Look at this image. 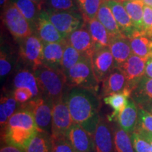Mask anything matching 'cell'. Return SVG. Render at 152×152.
<instances>
[{
	"instance_id": "obj_1",
	"label": "cell",
	"mask_w": 152,
	"mask_h": 152,
	"mask_svg": "<svg viewBox=\"0 0 152 152\" xmlns=\"http://www.w3.org/2000/svg\"><path fill=\"white\" fill-rule=\"evenodd\" d=\"M73 121L94 135L100 121V99L98 93L84 88H72L66 95Z\"/></svg>"
},
{
	"instance_id": "obj_2",
	"label": "cell",
	"mask_w": 152,
	"mask_h": 152,
	"mask_svg": "<svg viewBox=\"0 0 152 152\" xmlns=\"http://www.w3.org/2000/svg\"><path fill=\"white\" fill-rule=\"evenodd\" d=\"M34 71L41 96L56 102L66 95V77L60 69H54L42 65Z\"/></svg>"
},
{
	"instance_id": "obj_3",
	"label": "cell",
	"mask_w": 152,
	"mask_h": 152,
	"mask_svg": "<svg viewBox=\"0 0 152 152\" xmlns=\"http://www.w3.org/2000/svg\"><path fill=\"white\" fill-rule=\"evenodd\" d=\"M66 84L68 88H84L98 93L99 83L94 73L92 58L83 56L66 74Z\"/></svg>"
},
{
	"instance_id": "obj_4",
	"label": "cell",
	"mask_w": 152,
	"mask_h": 152,
	"mask_svg": "<svg viewBox=\"0 0 152 152\" xmlns=\"http://www.w3.org/2000/svg\"><path fill=\"white\" fill-rule=\"evenodd\" d=\"M53 105L54 102L52 100L39 96L20 104L19 109L30 111L33 115L39 130L52 134Z\"/></svg>"
},
{
	"instance_id": "obj_5",
	"label": "cell",
	"mask_w": 152,
	"mask_h": 152,
	"mask_svg": "<svg viewBox=\"0 0 152 152\" xmlns=\"http://www.w3.org/2000/svg\"><path fill=\"white\" fill-rule=\"evenodd\" d=\"M2 20L9 33L17 41L35 33L27 19L11 1L3 8Z\"/></svg>"
},
{
	"instance_id": "obj_6",
	"label": "cell",
	"mask_w": 152,
	"mask_h": 152,
	"mask_svg": "<svg viewBox=\"0 0 152 152\" xmlns=\"http://www.w3.org/2000/svg\"><path fill=\"white\" fill-rule=\"evenodd\" d=\"M46 14L64 39L85 23L83 14L78 11H54L45 10Z\"/></svg>"
},
{
	"instance_id": "obj_7",
	"label": "cell",
	"mask_w": 152,
	"mask_h": 152,
	"mask_svg": "<svg viewBox=\"0 0 152 152\" xmlns=\"http://www.w3.org/2000/svg\"><path fill=\"white\" fill-rule=\"evenodd\" d=\"M66 95L54 102L52 129L53 138L67 137L68 130L74 123L66 102Z\"/></svg>"
},
{
	"instance_id": "obj_8",
	"label": "cell",
	"mask_w": 152,
	"mask_h": 152,
	"mask_svg": "<svg viewBox=\"0 0 152 152\" xmlns=\"http://www.w3.org/2000/svg\"><path fill=\"white\" fill-rule=\"evenodd\" d=\"M43 42L35 33L19 41V56L26 66L35 70L42 64Z\"/></svg>"
},
{
	"instance_id": "obj_9",
	"label": "cell",
	"mask_w": 152,
	"mask_h": 152,
	"mask_svg": "<svg viewBox=\"0 0 152 152\" xmlns=\"http://www.w3.org/2000/svg\"><path fill=\"white\" fill-rule=\"evenodd\" d=\"M147 58H142L132 54L118 68L124 74L127 80V87L132 91L145 74V67Z\"/></svg>"
},
{
	"instance_id": "obj_10",
	"label": "cell",
	"mask_w": 152,
	"mask_h": 152,
	"mask_svg": "<svg viewBox=\"0 0 152 152\" xmlns=\"http://www.w3.org/2000/svg\"><path fill=\"white\" fill-rule=\"evenodd\" d=\"M92 64L95 77L99 83L116 68L109 47L96 49L92 57Z\"/></svg>"
},
{
	"instance_id": "obj_11",
	"label": "cell",
	"mask_w": 152,
	"mask_h": 152,
	"mask_svg": "<svg viewBox=\"0 0 152 152\" xmlns=\"http://www.w3.org/2000/svg\"><path fill=\"white\" fill-rule=\"evenodd\" d=\"M66 39L83 56L92 58L96 47L85 23L70 34Z\"/></svg>"
},
{
	"instance_id": "obj_12",
	"label": "cell",
	"mask_w": 152,
	"mask_h": 152,
	"mask_svg": "<svg viewBox=\"0 0 152 152\" xmlns=\"http://www.w3.org/2000/svg\"><path fill=\"white\" fill-rule=\"evenodd\" d=\"M108 119L101 117L94 135V152H115L112 125Z\"/></svg>"
},
{
	"instance_id": "obj_13",
	"label": "cell",
	"mask_w": 152,
	"mask_h": 152,
	"mask_svg": "<svg viewBox=\"0 0 152 152\" xmlns=\"http://www.w3.org/2000/svg\"><path fill=\"white\" fill-rule=\"evenodd\" d=\"M67 138L75 152H94L93 136L77 123H73Z\"/></svg>"
},
{
	"instance_id": "obj_14",
	"label": "cell",
	"mask_w": 152,
	"mask_h": 152,
	"mask_svg": "<svg viewBox=\"0 0 152 152\" xmlns=\"http://www.w3.org/2000/svg\"><path fill=\"white\" fill-rule=\"evenodd\" d=\"M35 34L43 42H61L65 39L49 20L44 9L38 18Z\"/></svg>"
},
{
	"instance_id": "obj_15",
	"label": "cell",
	"mask_w": 152,
	"mask_h": 152,
	"mask_svg": "<svg viewBox=\"0 0 152 152\" xmlns=\"http://www.w3.org/2000/svg\"><path fill=\"white\" fill-rule=\"evenodd\" d=\"M109 47L113 56L116 67L124 63L133 54L130 38L124 34L111 37Z\"/></svg>"
},
{
	"instance_id": "obj_16",
	"label": "cell",
	"mask_w": 152,
	"mask_h": 152,
	"mask_svg": "<svg viewBox=\"0 0 152 152\" xmlns=\"http://www.w3.org/2000/svg\"><path fill=\"white\" fill-rule=\"evenodd\" d=\"M106 1L111 9L122 33L129 38L132 37L137 30L123 4L117 0H106Z\"/></svg>"
},
{
	"instance_id": "obj_17",
	"label": "cell",
	"mask_w": 152,
	"mask_h": 152,
	"mask_svg": "<svg viewBox=\"0 0 152 152\" xmlns=\"http://www.w3.org/2000/svg\"><path fill=\"white\" fill-rule=\"evenodd\" d=\"M4 132V140L9 145L25 149L32 138L39 130H27L20 128H13L7 126Z\"/></svg>"
},
{
	"instance_id": "obj_18",
	"label": "cell",
	"mask_w": 152,
	"mask_h": 152,
	"mask_svg": "<svg viewBox=\"0 0 152 152\" xmlns=\"http://www.w3.org/2000/svg\"><path fill=\"white\" fill-rule=\"evenodd\" d=\"M65 43L66 39L61 42H43V65L61 70Z\"/></svg>"
},
{
	"instance_id": "obj_19",
	"label": "cell",
	"mask_w": 152,
	"mask_h": 152,
	"mask_svg": "<svg viewBox=\"0 0 152 152\" xmlns=\"http://www.w3.org/2000/svg\"><path fill=\"white\" fill-rule=\"evenodd\" d=\"M127 87V80L124 74L118 68H115L113 71L102 82L101 96L122 92Z\"/></svg>"
},
{
	"instance_id": "obj_20",
	"label": "cell",
	"mask_w": 152,
	"mask_h": 152,
	"mask_svg": "<svg viewBox=\"0 0 152 152\" xmlns=\"http://www.w3.org/2000/svg\"><path fill=\"white\" fill-rule=\"evenodd\" d=\"M13 85L15 88H25L30 90L33 97L41 96L40 90L34 71L28 67L18 70L13 80Z\"/></svg>"
},
{
	"instance_id": "obj_21",
	"label": "cell",
	"mask_w": 152,
	"mask_h": 152,
	"mask_svg": "<svg viewBox=\"0 0 152 152\" xmlns=\"http://www.w3.org/2000/svg\"><path fill=\"white\" fill-rule=\"evenodd\" d=\"M131 94L132 90L126 87L122 92L108 95L103 97L104 103L113 109V113L107 118L110 122L116 121V119L118 120L119 114L128 104L129 99L131 97Z\"/></svg>"
},
{
	"instance_id": "obj_22",
	"label": "cell",
	"mask_w": 152,
	"mask_h": 152,
	"mask_svg": "<svg viewBox=\"0 0 152 152\" xmlns=\"http://www.w3.org/2000/svg\"><path fill=\"white\" fill-rule=\"evenodd\" d=\"M137 105L132 98L128 100V104L118 117V123L121 128L129 134L135 130L138 121Z\"/></svg>"
},
{
	"instance_id": "obj_23",
	"label": "cell",
	"mask_w": 152,
	"mask_h": 152,
	"mask_svg": "<svg viewBox=\"0 0 152 152\" xmlns=\"http://www.w3.org/2000/svg\"><path fill=\"white\" fill-rule=\"evenodd\" d=\"M130 40L133 54L147 59L152 58V37L142 31H136Z\"/></svg>"
},
{
	"instance_id": "obj_24",
	"label": "cell",
	"mask_w": 152,
	"mask_h": 152,
	"mask_svg": "<svg viewBox=\"0 0 152 152\" xmlns=\"http://www.w3.org/2000/svg\"><path fill=\"white\" fill-rule=\"evenodd\" d=\"M85 23L90 31L96 49L109 46L111 35L97 18L85 20Z\"/></svg>"
},
{
	"instance_id": "obj_25",
	"label": "cell",
	"mask_w": 152,
	"mask_h": 152,
	"mask_svg": "<svg viewBox=\"0 0 152 152\" xmlns=\"http://www.w3.org/2000/svg\"><path fill=\"white\" fill-rule=\"evenodd\" d=\"M10 1L16 6L35 32L38 18L43 9L42 4L35 2L32 0H10Z\"/></svg>"
},
{
	"instance_id": "obj_26",
	"label": "cell",
	"mask_w": 152,
	"mask_h": 152,
	"mask_svg": "<svg viewBox=\"0 0 152 152\" xmlns=\"http://www.w3.org/2000/svg\"><path fill=\"white\" fill-rule=\"evenodd\" d=\"M131 98L141 109L152 102V78L144 75L132 91Z\"/></svg>"
},
{
	"instance_id": "obj_27",
	"label": "cell",
	"mask_w": 152,
	"mask_h": 152,
	"mask_svg": "<svg viewBox=\"0 0 152 152\" xmlns=\"http://www.w3.org/2000/svg\"><path fill=\"white\" fill-rule=\"evenodd\" d=\"M106 1L101 5L96 18L103 24L111 37H115L123 34L112 13L111 9Z\"/></svg>"
},
{
	"instance_id": "obj_28",
	"label": "cell",
	"mask_w": 152,
	"mask_h": 152,
	"mask_svg": "<svg viewBox=\"0 0 152 152\" xmlns=\"http://www.w3.org/2000/svg\"><path fill=\"white\" fill-rule=\"evenodd\" d=\"M7 126L24 128L27 130H39L33 115L30 111L26 109H19L18 111L15 112L9 118Z\"/></svg>"
},
{
	"instance_id": "obj_29",
	"label": "cell",
	"mask_w": 152,
	"mask_h": 152,
	"mask_svg": "<svg viewBox=\"0 0 152 152\" xmlns=\"http://www.w3.org/2000/svg\"><path fill=\"white\" fill-rule=\"evenodd\" d=\"M114 151L115 152H135L130 134L125 132L120 127L119 125L113 123Z\"/></svg>"
},
{
	"instance_id": "obj_30",
	"label": "cell",
	"mask_w": 152,
	"mask_h": 152,
	"mask_svg": "<svg viewBox=\"0 0 152 152\" xmlns=\"http://www.w3.org/2000/svg\"><path fill=\"white\" fill-rule=\"evenodd\" d=\"M24 150L26 152H52L53 139L52 134L39 131L32 138Z\"/></svg>"
},
{
	"instance_id": "obj_31",
	"label": "cell",
	"mask_w": 152,
	"mask_h": 152,
	"mask_svg": "<svg viewBox=\"0 0 152 152\" xmlns=\"http://www.w3.org/2000/svg\"><path fill=\"white\" fill-rule=\"evenodd\" d=\"M121 3L126 9L137 31H142L143 28L144 3L141 0H125Z\"/></svg>"
},
{
	"instance_id": "obj_32",
	"label": "cell",
	"mask_w": 152,
	"mask_h": 152,
	"mask_svg": "<svg viewBox=\"0 0 152 152\" xmlns=\"http://www.w3.org/2000/svg\"><path fill=\"white\" fill-rule=\"evenodd\" d=\"M83 56L80 53L77 49L74 48L72 45L66 41L64 47V54H63L61 66V70L65 73L69 71L75 64H77L81 59Z\"/></svg>"
},
{
	"instance_id": "obj_33",
	"label": "cell",
	"mask_w": 152,
	"mask_h": 152,
	"mask_svg": "<svg viewBox=\"0 0 152 152\" xmlns=\"http://www.w3.org/2000/svg\"><path fill=\"white\" fill-rule=\"evenodd\" d=\"M106 0H75L85 20L96 18L101 5Z\"/></svg>"
},
{
	"instance_id": "obj_34",
	"label": "cell",
	"mask_w": 152,
	"mask_h": 152,
	"mask_svg": "<svg viewBox=\"0 0 152 152\" xmlns=\"http://www.w3.org/2000/svg\"><path fill=\"white\" fill-rule=\"evenodd\" d=\"M15 54L9 47H6L4 45H1V53H0V75L1 80L4 79L11 73L15 61Z\"/></svg>"
},
{
	"instance_id": "obj_35",
	"label": "cell",
	"mask_w": 152,
	"mask_h": 152,
	"mask_svg": "<svg viewBox=\"0 0 152 152\" xmlns=\"http://www.w3.org/2000/svg\"><path fill=\"white\" fill-rule=\"evenodd\" d=\"M42 9L54 11H78L75 0H45Z\"/></svg>"
},
{
	"instance_id": "obj_36",
	"label": "cell",
	"mask_w": 152,
	"mask_h": 152,
	"mask_svg": "<svg viewBox=\"0 0 152 152\" xmlns=\"http://www.w3.org/2000/svg\"><path fill=\"white\" fill-rule=\"evenodd\" d=\"M134 131L152 133V113L146 109L138 110V121Z\"/></svg>"
},
{
	"instance_id": "obj_37",
	"label": "cell",
	"mask_w": 152,
	"mask_h": 152,
	"mask_svg": "<svg viewBox=\"0 0 152 152\" xmlns=\"http://www.w3.org/2000/svg\"><path fill=\"white\" fill-rule=\"evenodd\" d=\"M130 135L135 152H151L150 144L140 133L134 131Z\"/></svg>"
},
{
	"instance_id": "obj_38",
	"label": "cell",
	"mask_w": 152,
	"mask_h": 152,
	"mask_svg": "<svg viewBox=\"0 0 152 152\" xmlns=\"http://www.w3.org/2000/svg\"><path fill=\"white\" fill-rule=\"evenodd\" d=\"M18 104L17 101L14 97V95L7 94L1 96L0 106L3 107L9 118L16 112L18 107Z\"/></svg>"
},
{
	"instance_id": "obj_39",
	"label": "cell",
	"mask_w": 152,
	"mask_h": 152,
	"mask_svg": "<svg viewBox=\"0 0 152 152\" xmlns=\"http://www.w3.org/2000/svg\"><path fill=\"white\" fill-rule=\"evenodd\" d=\"M52 152H75L67 137L53 138Z\"/></svg>"
},
{
	"instance_id": "obj_40",
	"label": "cell",
	"mask_w": 152,
	"mask_h": 152,
	"mask_svg": "<svg viewBox=\"0 0 152 152\" xmlns=\"http://www.w3.org/2000/svg\"><path fill=\"white\" fill-rule=\"evenodd\" d=\"M142 32L152 37V8L144 6L143 14V28Z\"/></svg>"
},
{
	"instance_id": "obj_41",
	"label": "cell",
	"mask_w": 152,
	"mask_h": 152,
	"mask_svg": "<svg viewBox=\"0 0 152 152\" xmlns=\"http://www.w3.org/2000/svg\"><path fill=\"white\" fill-rule=\"evenodd\" d=\"M13 95L18 104H24L34 98L32 92L25 88H15Z\"/></svg>"
},
{
	"instance_id": "obj_42",
	"label": "cell",
	"mask_w": 152,
	"mask_h": 152,
	"mask_svg": "<svg viewBox=\"0 0 152 152\" xmlns=\"http://www.w3.org/2000/svg\"><path fill=\"white\" fill-rule=\"evenodd\" d=\"M0 152H26V151L21 148L7 144L5 147H1Z\"/></svg>"
},
{
	"instance_id": "obj_43",
	"label": "cell",
	"mask_w": 152,
	"mask_h": 152,
	"mask_svg": "<svg viewBox=\"0 0 152 152\" xmlns=\"http://www.w3.org/2000/svg\"><path fill=\"white\" fill-rule=\"evenodd\" d=\"M146 77L152 78V58H150L147 60L145 67V74Z\"/></svg>"
},
{
	"instance_id": "obj_44",
	"label": "cell",
	"mask_w": 152,
	"mask_h": 152,
	"mask_svg": "<svg viewBox=\"0 0 152 152\" xmlns=\"http://www.w3.org/2000/svg\"><path fill=\"white\" fill-rule=\"evenodd\" d=\"M137 132L140 133V134H141V135L150 144V146H151V152H152V133L142 132V131H137Z\"/></svg>"
},
{
	"instance_id": "obj_45",
	"label": "cell",
	"mask_w": 152,
	"mask_h": 152,
	"mask_svg": "<svg viewBox=\"0 0 152 152\" xmlns=\"http://www.w3.org/2000/svg\"><path fill=\"white\" fill-rule=\"evenodd\" d=\"M141 1L145 6H148L152 8V0H141Z\"/></svg>"
},
{
	"instance_id": "obj_46",
	"label": "cell",
	"mask_w": 152,
	"mask_h": 152,
	"mask_svg": "<svg viewBox=\"0 0 152 152\" xmlns=\"http://www.w3.org/2000/svg\"><path fill=\"white\" fill-rule=\"evenodd\" d=\"M10 2V0H0V4H1V8H4L5 6H7Z\"/></svg>"
},
{
	"instance_id": "obj_47",
	"label": "cell",
	"mask_w": 152,
	"mask_h": 152,
	"mask_svg": "<svg viewBox=\"0 0 152 152\" xmlns=\"http://www.w3.org/2000/svg\"><path fill=\"white\" fill-rule=\"evenodd\" d=\"M144 109H146L147 111H148L149 112H150V113H152V102H151V103L146 106L144 108Z\"/></svg>"
},
{
	"instance_id": "obj_48",
	"label": "cell",
	"mask_w": 152,
	"mask_h": 152,
	"mask_svg": "<svg viewBox=\"0 0 152 152\" xmlns=\"http://www.w3.org/2000/svg\"><path fill=\"white\" fill-rule=\"evenodd\" d=\"M32 1H35V2H37V3H43V1H45V0H32Z\"/></svg>"
},
{
	"instance_id": "obj_49",
	"label": "cell",
	"mask_w": 152,
	"mask_h": 152,
	"mask_svg": "<svg viewBox=\"0 0 152 152\" xmlns=\"http://www.w3.org/2000/svg\"><path fill=\"white\" fill-rule=\"evenodd\" d=\"M117 1H121V2H122V1H124V0H117Z\"/></svg>"
},
{
	"instance_id": "obj_50",
	"label": "cell",
	"mask_w": 152,
	"mask_h": 152,
	"mask_svg": "<svg viewBox=\"0 0 152 152\" xmlns=\"http://www.w3.org/2000/svg\"><path fill=\"white\" fill-rule=\"evenodd\" d=\"M124 1H125V0H124Z\"/></svg>"
}]
</instances>
